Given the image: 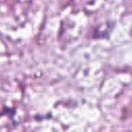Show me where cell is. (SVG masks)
Instances as JSON below:
<instances>
[{"mask_svg": "<svg viewBox=\"0 0 132 132\" xmlns=\"http://www.w3.org/2000/svg\"><path fill=\"white\" fill-rule=\"evenodd\" d=\"M131 34H132V30H131Z\"/></svg>", "mask_w": 132, "mask_h": 132, "instance_id": "6da1fadb", "label": "cell"}]
</instances>
